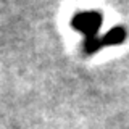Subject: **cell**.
Masks as SVG:
<instances>
[{"instance_id":"2","label":"cell","mask_w":129,"mask_h":129,"mask_svg":"<svg viewBox=\"0 0 129 129\" xmlns=\"http://www.w3.org/2000/svg\"><path fill=\"white\" fill-rule=\"evenodd\" d=\"M127 37V31L126 27L123 26H115L111 27L107 34L103 36H97L95 39L92 40H84V52L87 55H94L100 48H105V47H111V45H121V44L126 40Z\"/></svg>"},{"instance_id":"1","label":"cell","mask_w":129,"mask_h":129,"mask_svg":"<svg viewBox=\"0 0 129 129\" xmlns=\"http://www.w3.org/2000/svg\"><path fill=\"white\" fill-rule=\"evenodd\" d=\"M103 24V15L99 10H82L76 11L71 18V27L84 36V40H92L97 37Z\"/></svg>"}]
</instances>
